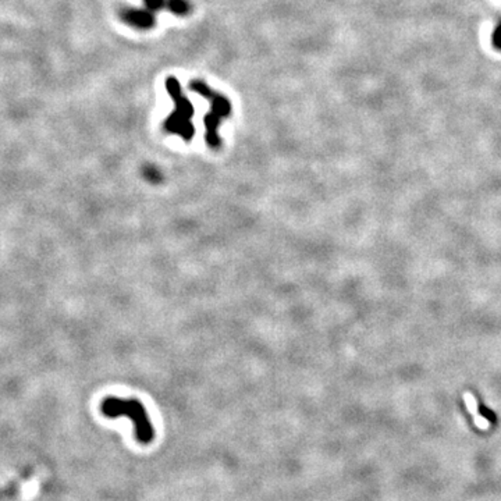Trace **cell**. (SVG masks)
<instances>
[{"instance_id":"7a4b0ae2","label":"cell","mask_w":501,"mask_h":501,"mask_svg":"<svg viewBox=\"0 0 501 501\" xmlns=\"http://www.w3.org/2000/svg\"><path fill=\"white\" fill-rule=\"evenodd\" d=\"M166 89H167L169 95L171 97L175 108H174L173 113L164 120L163 127L167 132L178 135L186 143H190L194 138V132H195V128L193 124L194 106L186 98L180 82L174 77H169L166 80Z\"/></svg>"},{"instance_id":"3957f363","label":"cell","mask_w":501,"mask_h":501,"mask_svg":"<svg viewBox=\"0 0 501 501\" xmlns=\"http://www.w3.org/2000/svg\"><path fill=\"white\" fill-rule=\"evenodd\" d=\"M190 88H191V90H194V93L206 98L210 103L209 113L205 116V127H206L205 140H206V144L209 148L219 149L221 145V140L219 136L217 128H219L221 120L227 119L232 114V103L225 97H223V95L217 94L216 90L210 89L201 80L191 81Z\"/></svg>"},{"instance_id":"8992f818","label":"cell","mask_w":501,"mask_h":501,"mask_svg":"<svg viewBox=\"0 0 501 501\" xmlns=\"http://www.w3.org/2000/svg\"><path fill=\"white\" fill-rule=\"evenodd\" d=\"M493 45H494L496 49L501 51V23L494 29V34H493Z\"/></svg>"},{"instance_id":"5b68a950","label":"cell","mask_w":501,"mask_h":501,"mask_svg":"<svg viewBox=\"0 0 501 501\" xmlns=\"http://www.w3.org/2000/svg\"><path fill=\"white\" fill-rule=\"evenodd\" d=\"M145 9L152 13H158L159 10H169L170 13L184 17L188 16L193 10V6L187 0H144Z\"/></svg>"},{"instance_id":"277c9868","label":"cell","mask_w":501,"mask_h":501,"mask_svg":"<svg viewBox=\"0 0 501 501\" xmlns=\"http://www.w3.org/2000/svg\"><path fill=\"white\" fill-rule=\"evenodd\" d=\"M121 20L135 29H151L156 24L155 13L148 9H123Z\"/></svg>"},{"instance_id":"6da1fadb","label":"cell","mask_w":501,"mask_h":501,"mask_svg":"<svg viewBox=\"0 0 501 501\" xmlns=\"http://www.w3.org/2000/svg\"><path fill=\"white\" fill-rule=\"evenodd\" d=\"M101 409L105 417L112 419L120 417L130 418L135 428V439L141 444H149L155 439L154 426L141 401L134 398L124 400L117 397H108L103 400Z\"/></svg>"}]
</instances>
